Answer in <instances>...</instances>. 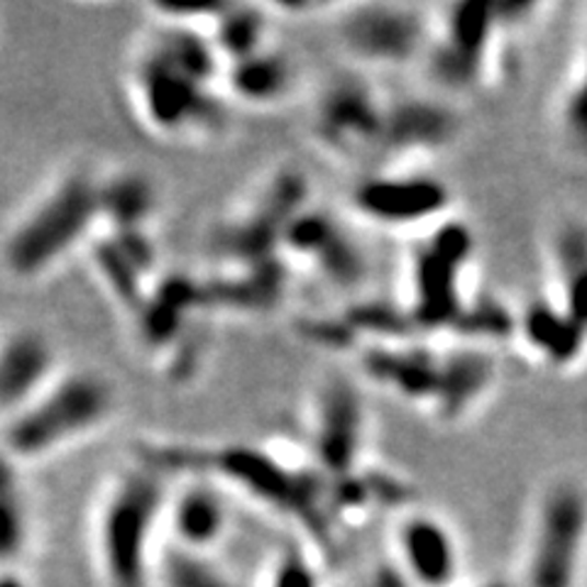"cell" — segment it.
<instances>
[{
	"mask_svg": "<svg viewBox=\"0 0 587 587\" xmlns=\"http://www.w3.org/2000/svg\"><path fill=\"white\" fill-rule=\"evenodd\" d=\"M223 69L206 33L154 23L128 69V96L142 128L160 140H214L228 123Z\"/></svg>",
	"mask_w": 587,
	"mask_h": 587,
	"instance_id": "1",
	"label": "cell"
},
{
	"mask_svg": "<svg viewBox=\"0 0 587 587\" xmlns=\"http://www.w3.org/2000/svg\"><path fill=\"white\" fill-rule=\"evenodd\" d=\"M140 456L166 475L176 470L204 475L218 485H230L245 497L260 502L272 511L289 514L303 523L313 537L323 539L329 531V490L331 480L309 460H294L285 450L272 446L226 444V446H182L150 444Z\"/></svg>",
	"mask_w": 587,
	"mask_h": 587,
	"instance_id": "2",
	"label": "cell"
},
{
	"mask_svg": "<svg viewBox=\"0 0 587 587\" xmlns=\"http://www.w3.org/2000/svg\"><path fill=\"white\" fill-rule=\"evenodd\" d=\"M101 172L71 164L30 198L0 240V265L10 279L33 285L49 277L101 230Z\"/></svg>",
	"mask_w": 587,
	"mask_h": 587,
	"instance_id": "3",
	"label": "cell"
},
{
	"mask_svg": "<svg viewBox=\"0 0 587 587\" xmlns=\"http://www.w3.org/2000/svg\"><path fill=\"white\" fill-rule=\"evenodd\" d=\"M166 502V473L142 456L106 482L93 517V546L108 587L150 585L157 529L164 523Z\"/></svg>",
	"mask_w": 587,
	"mask_h": 587,
	"instance_id": "4",
	"label": "cell"
},
{
	"mask_svg": "<svg viewBox=\"0 0 587 587\" xmlns=\"http://www.w3.org/2000/svg\"><path fill=\"white\" fill-rule=\"evenodd\" d=\"M118 414V390L101 370H61L33 402L3 422L0 448L18 465L39 463L96 436Z\"/></svg>",
	"mask_w": 587,
	"mask_h": 587,
	"instance_id": "5",
	"label": "cell"
},
{
	"mask_svg": "<svg viewBox=\"0 0 587 587\" xmlns=\"http://www.w3.org/2000/svg\"><path fill=\"white\" fill-rule=\"evenodd\" d=\"M311 204V182L297 166H281L260 184L257 192L218 220L211 233V253L220 267L253 265L281 255L285 238Z\"/></svg>",
	"mask_w": 587,
	"mask_h": 587,
	"instance_id": "6",
	"label": "cell"
},
{
	"mask_svg": "<svg viewBox=\"0 0 587 587\" xmlns=\"http://www.w3.org/2000/svg\"><path fill=\"white\" fill-rule=\"evenodd\" d=\"M502 30L495 3L460 0L434 15L422 65L440 99H458L487 83L499 57Z\"/></svg>",
	"mask_w": 587,
	"mask_h": 587,
	"instance_id": "7",
	"label": "cell"
},
{
	"mask_svg": "<svg viewBox=\"0 0 587 587\" xmlns=\"http://www.w3.org/2000/svg\"><path fill=\"white\" fill-rule=\"evenodd\" d=\"M475 235L463 220L446 218L414 245L408 255V299L418 333H448L463 311L465 269L473 262Z\"/></svg>",
	"mask_w": 587,
	"mask_h": 587,
	"instance_id": "8",
	"label": "cell"
},
{
	"mask_svg": "<svg viewBox=\"0 0 587 587\" xmlns=\"http://www.w3.org/2000/svg\"><path fill=\"white\" fill-rule=\"evenodd\" d=\"M387 125V96L360 73H335L311 111V138L333 160L377 170Z\"/></svg>",
	"mask_w": 587,
	"mask_h": 587,
	"instance_id": "9",
	"label": "cell"
},
{
	"mask_svg": "<svg viewBox=\"0 0 587 587\" xmlns=\"http://www.w3.org/2000/svg\"><path fill=\"white\" fill-rule=\"evenodd\" d=\"M431 27V10L412 3L341 5L335 18L341 47L360 65L380 69L422 61Z\"/></svg>",
	"mask_w": 587,
	"mask_h": 587,
	"instance_id": "10",
	"label": "cell"
},
{
	"mask_svg": "<svg viewBox=\"0 0 587 587\" xmlns=\"http://www.w3.org/2000/svg\"><path fill=\"white\" fill-rule=\"evenodd\" d=\"M587 549V492L559 480L543 492L533 519L527 587H575Z\"/></svg>",
	"mask_w": 587,
	"mask_h": 587,
	"instance_id": "11",
	"label": "cell"
},
{
	"mask_svg": "<svg viewBox=\"0 0 587 587\" xmlns=\"http://www.w3.org/2000/svg\"><path fill=\"white\" fill-rule=\"evenodd\" d=\"M453 194L438 176L406 170L362 174L350 188V208L384 230H431L450 218Z\"/></svg>",
	"mask_w": 587,
	"mask_h": 587,
	"instance_id": "12",
	"label": "cell"
},
{
	"mask_svg": "<svg viewBox=\"0 0 587 587\" xmlns=\"http://www.w3.org/2000/svg\"><path fill=\"white\" fill-rule=\"evenodd\" d=\"M309 456L329 480L355 475L362 468L367 408L358 384L331 377L319 387L311 404Z\"/></svg>",
	"mask_w": 587,
	"mask_h": 587,
	"instance_id": "13",
	"label": "cell"
},
{
	"mask_svg": "<svg viewBox=\"0 0 587 587\" xmlns=\"http://www.w3.org/2000/svg\"><path fill=\"white\" fill-rule=\"evenodd\" d=\"M460 133H463V113L448 99L390 96L380 162L375 172L406 170V164L416 157L448 150Z\"/></svg>",
	"mask_w": 587,
	"mask_h": 587,
	"instance_id": "14",
	"label": "cell"
},
{
	"mask_svg": "<svg viewBox=\"0 0 587 587\" xmlns=\"http://www.w3.org/2000/svg\"><path fill=\"white\" fill-rule=\"evenodd\" d=\"M281 255L291 267H309L338 289H360L370 277V262L358 240L338 218L316 206H309L289 228Z\"/></svg>",
	"mask_w": 587,
	"mask_h": 587,
	"instance_id": "15",
	"label": "cell"
},
{
	"mask_svg": "<svg viewBox=\"0 0 587 587\" xmlns=\"http://www.w3.org/2000/svg\"><path fill=\"white\" fill-rule=\"evenodd\" d=\"M208 313L204 279L188 272H170L152 281L140 311L135 313V335L154 358L170 353Z\"/></svg>",
	"mask_w": 587,
	"mask_h": 587,
	"instance_id": "16",
	"label": "cell"
},
{
	"mask_svg": "<svg viewBox=\"0 0 587 587\" xmlns=\"http://www.w3.org/2000/svg\"><path fill=\"white\" fill-rule=\"evenodd\" d=\"M358 365L365 380L382 387L396 400L424 408L431 414L440 387V358L444 348L426 341H402L365 345L358 353Z\"/></svg>",
	"mask_w": 587,
	"mask_h": 587,
	"instance_id": "17",
	"label": "cell"
},
{
	"mask_svg": "<svg viewBox=\"0 0 587 587\" xmlns=\"http://www.w3.org/2000/svg\"><path fill=\"white\" fill-rule=\"evenodd\" d=\"M61 370L57 345L45 331L23 326L0 335V422L25 408Z\"/></svg>",
	"mask_w": 587,
	"mask_h": 587,
	"instance_id": "18",
	"label": "cell"
},
{
	"mask_svg": "<svg viewBox=\"0 0 587 587\" xmlns=\"http://www.w3.org/2000/svg\"><path fill=\"white\" fill-rule=\"evenodd\" d=\"M294 267L285 257L253 265L220 267L204 279L208 311H230L235 316H267L285 303Z\"/></svg>",
	"mask_w": 587,
	"mask_h": 587,
	"instance_id": "19",
	"label": "cell"
},
{
	"mask_svg": "<svg viewBox=\"0 0 587 587\" xmlns=\"http://www.w3.org/2000/svg\"><path fill=\"white\" fill-rule=\"evenodd\" d=\"M497 358L490 348L450 341L440 358V387L431 418L438 424H458L487 400L497 382Z\"/></svg>",
	"mask_w": 587,
	"mask_h": 587,
	"instance_id": "20",
	"label": "cell"
},
{
	"mask_svg": "<svg viewBox=\"0 0 587 587\" xmlns=\"http://www.w3.org/2000/svg\"><path fill=\"white\" fill-rule=\"evenodd\" d=\"M164 523L180 549L204 553L216 546L228 529V509L218 482L204 475L186 482L170 495Z\"/></svg>",
	"mask_w": 587,
	"mask_h": 587,
	"instance_id": "21",
	"label": "cell"
},
{
	"mask_svg": "<svg viewBox=\"0 0 587 587\" xmlns=\"http://www.w3.org/2000/svg\"><path fill=\"white\" fill-rule=\"evenodd\" d=\"M517 338L553 370H571L587 353V331L580 329L551 297L531 299L519 311Z\"/></svg>",
	"mask_w": 587,
	"mask_h": 587,
	"instance_id": "22",
	"label": "cell"
},
{
	"mask_svg": "<svg viewBox=\"0 0 587 587\" xmlns=\"http://www.w3.org/2000/svg\"><path fill=\"white\" fill-rule=\"evenodd\" d=\"M402 563L416 585L448 587L458 573V546L444 521L428 514L406 517L396 533Z\"/></svg>",
	"mask_w": 587,
	"mask_h": 587,
	"instance_id": "23",
	"label": "cell"
},
{
	"mask_svg": "<svg viewBox=\"0 0 587 587\" xmlns=\"http://www.w3.org/2000/svg\"><path fill=\"white\" fill-rule=\"evenodd\" d=\"M294 83L297 61L279 47H265L257 55L230 61L223 69L226 99L250 108H272L287 101Z\"/></svg>",
	"mask_w": 587,
	"mask_h": 587,
	"instance_id": "24",
	"label": "cell"
},
{
	"mask_svg": "<svg viewBox=\"0 0 587 587\" xmlns=\"http://www.w3.org/2000/svg\"><path fill=\"white\" fill-rule=\"evenodd\" d=\"M101 230H150L160 214V188L140 170H115L101 174Z\"/></svg>",
	"mask_w": 587,
	"mask_h": 587,
	"instance_id": "25",
	"label": "cell"
},
{
	"mask_svg": "<svg viewBox=\"0 0 587 587\" xmlns=\"http://www.w3.org/2000/svg\"><path fill=\"white\" fill-rule=\"evenodd\" d=\"M89 265L96 275L101 289L106 297L118 307L125 316L135 319L140 311L147 291L152 287V269H147L138 257H133L118 240L106 230H99V235L91 240L89 248Z\"/></svg>",
	"mask_w": 587,
	"mask_h": 587,
	"instance_id": "26",
	"label": "cell"
},
{
	"mask_svg": "<svg viewBox=\"0 0 587 587\" xmlns=\"http://www.w3.org/2000/svg\"><path fill=\"white\" fill-rule=\"evenodd\" d=\"M553 294L549 297L587 331V223L571 218L551 238Z\"/></svg>",
	"mask_w": 587,
	"mask_h": 587,
	"instance_id": "27",
	"label": "cell"
},
{
	"mask_svg": "<svg viewBox=\"0 0 587 587\" xmlns=\"http://www.w3.org/2000/svg\"><path fill=\"white\" fill-rule=\"evenodd\" d=\"M519 311H511L495 294H470L463 311L446 335L453 343L490 348L517 338Z\"/></svg>",
	"mask_w": 587,
	"mask_h": 587,
	"instance_id": "28",
	"label": "cell"
},
{
	"mask_svg": "<svg viewBox=\"0 0 587 587\" xmlns=\"http://www.w3.org/2000/svg\"><path fill=\"white\" fill-rule=\"evenodd\" d=\"M272 18L275 15H272L269 5L226 3L223 13H220L211 30V42L223 65L257 55L260 49L269 47L267 35Z\"/></svg>",
	"mask_w": 587,
	"mask_h": 587,
	"instance_id": "29",
	"label": "cell"
},
{
	"mask_svg": "<svg viewBox=\"0 0 587 587\" xmlns=\"http://www.w3.org/2000/svg\"><path fill=\"white\" fill-rule=\"evenodd\" d=\"M27 537V507L18 463L0 448V565H13L25 553Z\"/></svg>",
	"mask_w": 587,
	"mask_h": 587,
	"instance_id": "30",
	"label": "cell"
},
{
	"mask_svg": "<svg viewBox=\"0 0 587 587\" xmlns=\"http://www.w3.org/2000/svg\"><path fill=\"white\" fill-rule=\"evenodd\" d=\"M555 125L568 150L587 160V35L555 108Z\"/></svg>",
	"mask_w": 587,
	"mask_h": 587,
	"instance_id": "31",
	"label": "cell"
},
{
	"mask_svg": "<svg viewBox=\"0 0 587 587\" xmlns=\"http://www.w3.org/2000/svg\"><path fill=\"white\" fill-rule=\"evenodd\" d=\"M154 578L162 583V587H240L204 553L180 546L157 555Z\"/></svg>",
	"mask_w": 587,
	"mask_h": 587,
	"instance_id": "32",
	"label": "cell"
},
{
	"mask_svg": "<svg viewBox=\"0 0 587 587\" xmlns=\"http://www.w3.org/2000/svg\"><path fill=\"white\" fill-rule=\"evenodd\" d=\"M269 587H319V578L299 551H287L272 568Z\"/></svg>",
	"mask_w": 587,
	"mask_h": 587,
	"instance_id": "33",
	"label": "cell"
},
{
	"mask_svg": "<svg viewBox=\"0 0 587 587\" xmlns=\"http://www.w3.org/2000/svg\"><path fill=\"white\" fill-rule=\"evenodd\" d=\"M0 587H27V585L23 578H18L15 573L5 571V573H0Z\"/></svg>",
	"mask_w": 587,
	"mask_h": 587,
	"instance_id": "34",
	"label": "cell"
},
{
	"mask_svg": "<svg viewBox=\"0 0 587 587\" xmlns=\"http://www.w3.org/2000/svg\"><path fill=\"white\" fill-rule=\"evenodd\" d=\"M485 587H507V585H502V583H495V585H485Z\"/></svg>",
	"mask_w": 587,
	"mask_h": 587,
	"instance_id": "35",
	"label": "cell"
}]
</instances>
